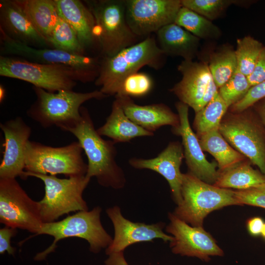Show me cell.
I'll return each mask as SVG.
<instances>
[{
  "label": "cell",
  "mask_w": 265,
  "mask_h": 265,
  "mask_svg": "<svg viewBox=\"0 0 265 265\" xmlns=\"http://www.w3.org/2000/svg\"><path fill=\"white\" fill-rule=\"evenodd\" d=\"M81 117L73 127L65 130L78 139L87 158L86 178L95 177L104 187L118 189L124 187V172L118 164L117 149L112 140L104 139L95 129L88 109L81 106Z\"/></svg>",
  "instance_id": "6da1fadb"
},
{
  "label": "cell",
  "mask_w": 265,
  "mask_h": 265,
  "mask_svg": "<svg viewBox=\"0 0 265 265\" xmlns=\"http://www.w3.org/2000/svg\"><path fill=\"white\" fill-rule=\"evenodd\" d=\"M28 177L38 178L44 185V197L38 201L43 223L54 222L71 212L88 210L82 196L90 181L85 175L62 179L56 176L25 172L24 180Z\"/></svg>",
  "instance_id": "ba28073f"
},
{
  "label": "cell",
  "mask_w": 265,
  "mask_h": 265,
  "mask_svg": "<svg viewBox=\"0 0 265 265\" xmlns=\"http://www.w3.org/2000/svg\"><path fill=\"white\" fill-rule=\"evenodd\" d=\"M157 35L158 44L166 55L193 60L198 54L200 39L175 23L163 26Z\"/></svg>",
  "instance_id": "603a6c76"
},
{
  "label": "cell",
  "mask_w": 265,
  "mask_h": 265,
  "mask_svg": "<svg viewBox=\"0 0 265 265\" xmlns=\"http://www.w3.org/2000/svg\"><path fill=\"white\" fill-rule=\"evenodd\" d=\"M207 64L212 77L219 88L238 69L235 49L230 45H223L210 55Z\"/></svg>",
  "instance_id": "f1b7e54d"
},
{
  "label": "cell",
  "mask_w": 265,
  "mask_h": 265,
  "mask_svg": "<svg viewBox=\"0 0 265 265\" xmlns=\"http://www.w3.org/2000/svg\"><path fill=\"white\" fill-rule=\"evenodd\" d=\"M165 56L155 38L148 36L112 56L102 57L95 84L107 96H115L126 78L145 66L159 69Z\"/></svg>",
  "instance_id": "7a4b0ae2"
},
{
  "label": "cell",
  "mask_w": 265,
  "mask_h": 265,
  "mask_svg": "<svg viewBox=\"0 0 265 265\" xmlns=\"http://www.w3.org/2000/svg\"><path fill=\"white\" fill-rule=\"evenodd\" d=\"M0 128L4 138L0 178L24 180L26 151L31 129L20 116L0 123Z\"/></svg>",
  "instance_id": "9a60e30c"
},
{
  "label": "cell",
  "mask_w": 265,
  "mask_h": 265,
  "mask_svg": "<svg viewBox=\"0 0 265 265\" xmlns=\"http://www.w3.org/2000/svg\"><path fill=\"white\" fill-rule=\"evenodd\" d=\"M198 139L203 151L208 152L215 158L219 172L246 160L244 156L229 144L218 129L205 133Z\"/></svg>",
  "instance_id": "d4e9b609"
},
{
  "label": "cell",
  "mask_w": 265,
  "mask_h": 265,
  "mask_svg": "<svg viewBox=\"0 0 265 265\" xmlns=\"http://www.w3.org/2000/svg\"><path fill=\"white\" fill-rule=\"evenodd\" d=\"M0 31L2 55L40 63L67 66L83 74L90 81L95 80L99 76L100 57L77 54L54 48L33 47L14 40Z\"/></svg>",
  "instance_id": "8fae6325"
},
{
  "label": "cell",
  "mask_w": 265,
  "mask_h": 265,
  "mask_svg": "<svg viewBox=\"0 0 265 265\" xmlns=\"http://www.w3.org/2000/svg\"><path fill=\"white\" fill-rule=\"evenodd\" d=\"M33 89L36 100L27 110V116L45 129L56 126L64 131L80 121V109L84 103L107 97L100 90L88 92L60 90L51 92L34 86Z\"/></svg>",
  "instance_id": "3957f363"
},
{
  "label": "cell",
  "mask_w": 265,
  "mask_h": 265,
  "mask_svg": "<svg viewBox=\"0 0 265 265\" xmlns=\"http://www.w3.org/2000/svg\"><path fill=\"white\" fill-rule=\"evenodd\" d=\"M228 108L217 92L205 106L195 113L193 126L197 137L218 129Z\"/></svg>",
  "instance_id": "f546056e"
},
{
  "label": "cell",
  "mask_w": 265,
  "mask_h": 265,
  "mask_svg": "<svg viewBox=\"0 0 265 265\" xmlns=\"http://www.w3.org/2000/svg\"><path fill=\"white\" fill-rule=\"evenodd\" d=\"M264 47L261 42L250 36L237 39L235 53L238 69L247 77L252 73Z\"/></svg>",
  "instance_id": "1f68e13d"
},
{
  "label": "cell",
  "mask_w": 265,
  "mask_h": 265,
  "mask_svg": "<svg viewBox=\"0 0 265 265\" xmlns=\"http://www.w3.org/2000/svg\"><path fill=\"white\" fill-rule=\"evenodd\" d=\"M153 86V80L150 76L145 73L138 72L125 79L116 95L143 97L151 91Z\"/></svg>",
  "instance_id": "e575fe53"
},
{
  "label": "cell",
  "mask_w": 265,
  "mask_h": 265,
  "mask_svg": "<svg viewBox=\"0 0 265 265\" xmlns=\"http://www.w3.org/2000/svg\"><path fill=\"white\" fill-rule=\"evenodd\" d=\"M239 205H247L265 209V183L244 190L234 191Z\"/></svg>",
  "instance_id": "d590c367"
},
{
  "label": "cell",
  "mask_w": 265,
  "mask_h": 265,
  "mask_svg": "<svg viewBox=\"0 0 265 265\" xmlns=\"http://www.w3.org/2000/svg\"><path fill=\"white\" fill-rule=\"evenodd\" d=\"M218 88L212 77L210 79L201 103V109L205 106L218 92ZM200 109V110H201Z\"/></svg>",
  "instance_id": "60d3db41"
},
{
  "label": "cell",
  "mask_w": 265,
  "mask_h": 265,
  "mask_svg": "<svg viewBox=\"0 0 265 265\" xmlns=\"http://www.w3.org/2000/svg\"><path fill=\"white\" fill-rule=\"evenodd\" d=\"M0 222L34 235L44 223L38 201L32 200L16 179L0 178Z\"/></svg>",
  "instance_id": "7c38bea8"
},
{
  "label": "cell",
  "mask_w": 265,
  "mask_h": 265,
  "mask_svg": "<svg viewBox=\"0 0 265 265\" xmlns=\"http://www.w3.org/2000/svg\"><path fill=\"white\" fill-rule=\"evenodd\" d=\"M115 97L128 118L150 132L154 133L164 126L175 128L180 125L178 113H174L164 104L140 106L135 104L129 96L116 95Z\"/></svg>",
  "instance_id": "44dd1931"
},
{
  "label": "cell",
  "mask_w": 265,
  "mask_h": 265,
  "mask_svg": "<svg viewBox=\"0 0 265 265\" xmlns=\"http://www.w3.org/2000/svg\"><path fill=\"white\" fill-rule=\"evenodd\" d=\"M78 141L61 147H52L29 140L25 155V171L27 173L70 177L85 175L87 164Z\"/></svg>",
  "instance_id": "9c48e42d"
},
{
  "label": "cell",
  "mask_w": 265,
  "mask_h": 265,
  "mask_svg": "<svg viewBox=\"0 0 265 265\" xmlns=\"http://www.w3.org/2000/svg\"><path fill=\"white\" fill-rule=\"evenodd\" d=\"M54 1L59 16L71 26L85 50L98 46L94 33L95 20L84 2L79 0Z\"/></svg>",
  "instance_id": "7402d4cb"
},
{
  "label": "cell",
  "mask_w": 265,
  "mask_h": 265,
  "mask_svg": "<svg viewBox=\"0 0 265 265\" xmlns=\"http://www.w3.org/2000/svg\"><path fill=\"white\" fill-rule=\"evenodd\" d=\"M0 75L28 82L51 92L73 90L78 81L90 82L83 74L67 66L37 63L3 55L0 56Z\"/></svg>",
  "instance_id": "8992f818"
},
{
  "label": "cell",
  "mask_w": 265,
  "mask_h": 265,
  "mask_svg": "<svg viewBox=\"0 0 265 265\" xmlns=\"http://www.w3.org/2000/svg\"><path fill=\"white\" fill-rule=\"evenodd\" d=\"M102 209L96 207L91 211H79L60 221L44 223L35 236L46 235L54 240L45 250L38 253L36 260H42L54 251L57 242L71 237H78L86 240L89 244L90 251L97 253L107 248L112 238L103 227L101 221Z\"/></svg>",
  "instance_id": "52a82bcc"
},
{
  "label": "cell",
  "mask_w": 265,
  "mask_h": 265,
  "mask_svg": "<svg viewBox=\"0 0 265 265\" xmlns=\"http://www.w3.org/2000/svg\"><path fill=\"white\" fill-rule=\"evenodd\" d=\"M247 79L251 86L265 80V46L260 53L252 73Z\"/></svg>",
  "instance_id": "74e56055"
},
{
  "label": "cell",
  "mask_w": 265,
  "mask_h": 265,
  "mask_svg": "<svg viewBox=\"0 0 265 265\" xmlns=\"http://www.w3.org/2000/svg\"><path fill=\"white\" fill-rule=\"evenodd\" d=\"M265 98V80L250 87L246 94L229 108L237 113L245 110Z\"/></svg>",
  "instance_id": "8d00e7d4"
},
{
  "label": "cell",
  "mask_w": 265,
  "mask_h": 265,
  "mask_svg": "<svg viewBox=\"0 0 265 265\" xmlns=\"http://www.w3.org/2000/svg\"><path fill=\"white\" fill-rule=\"evenodd\" d=\"M84 3L95 20L94 36L102 57L112 56L141 41L127 23L125 0H89Z\"/></svg>",
  "instance_id": "277c9868"
},
{
  "label": "cell",
  "mask_w": 265,
  "mask_h": 265,
  "mask_svg": "<svg viewBox=\"0 0 265 265\" xmlns=\"http://www.w3.org/2000/svg\"><path fill=\"white\" fill-rule=\"evenodd\" d=\"M97 131L101 136L108 137L115 143L129 142L136 137L151 136L154 134L129 118L116 99L112 104L110 113L106 122Z\"/></svg>",
  "instance_id": "cb8c5ba5"
},
{
  "label": "cell",
  "mask_w": 265,
  "mask_h": 265,
  "mask_svg": "<svg viewBox=\"0 0 265 265\" xmlns=\"http://www.w3.org/2000/svg\"><path fill=\"white\" fill-rule=\"evenodd\" d=\"M178 70L182 79L170 91L196 113L201 109L202 100L212 78L207 62L184 60Z\"/></svg>",
  "instance_id": "d6986e66"
},
{
  "label": "cell",
  "mask_w": 265,
  "mask_h": 265,
  "mask_svg": "<svg viewBox=\"0 0 265 265\" xmlns=\"http://www.w3.org/2000/svg\"><path fill=\"white\" fill-rule=\"evenodd\" d=\"M16 1L36 30L48 40L59 17L54 0Z\"/></svg>",
  "instance_id": "484cf974"
},
{
  "label": "cell",
  "mask_w": 265,
  "mask_h": 265,
  "mask_svg": "<svg viewBox=\"0 0 265 265\" xmlns=\"http://www.w3.org/2000/svg\"><path fill=\"white\" fill-rule=\"evenodd\" d=\"M175 106L179 117L180 125L177 128H172V131L182 137L184 158L189 173L207 183L213 185L219 174L218 170L216 169L217 164L209 161L204 154L198 137L189 123V106L180 101L176 103Z\"/></svg>",
  "instance_id": "2e32d148"
},
{
  "label": "cell",
  "mask_w": 265,
  "mask_h": 265,
  "mask_svg": "<svg viewBox=\"0 0 265 265\" xmlns=\"http://www.w3.org/2000/svg\"><path fill=\"white\" fill-rule=\"evenodd\" d=\"M261 101L259 104L257 103L256 110L265 130V98Z\"/></svg>",
  "instance_id": "7bdbcfd3"
},
{
  "label": "cell",
  "mask_w": 265,
  "mask_h": 265,
  "mask_svg": "<svg viewBox=\"0 0 265 265\" xmlns=\"http://www.w3.org/2000/svg\"><path fill=\"white\" fill-rule=\"evenodd\" d=\"M184 158L182 144L179 141H172L155 158H132L129 160V163L134 168L151 170L162 176L169 184L174 200L179 205L182 201L183 173L180 168Z\"/></svg>",
  "instance_id": "ac0fdd59"
},
{
  "label": "cell",
  "mask_w": 265,
  "mask_h": 265,
  "mask_svg": "<svg viewBox=\"0 0 265 265\" xmlns=\"http://www.w3.org/2000/svg\"><path fill=\"white\" fill-rule=\"evenodd\" d=\"M182 6L187 7L210 21L221 17L233 4V0H181Z\"/></svg>",
  "instance_id": "836d02e7"
},
{
  "label": "cell",
  "mask_w": 265,
  "mask_h": 265,
  "mask_svg": "<svg viewBox=\"0 0 265 265\" xmlns=\"http://www.w3.org/2000/svg\"><path fill=\"white\" fill-rule=\"evenodd\" d=\"M182 202L173 213L193 227H203L205 217L224 207L239 205L234 191L207 183L190 173H183Z\"/></svg>",
  "instance_id": "5b68a950"
},
{
  "label": "cell",
  "mask_w": 265,
  "mask_h": 265,
  "mask_svg": "<svg viewBox=\"0 0 265 265\" xmlns=\"http://www.w3.org/2000/svg\"><path fill=\"white\" fill-rule=\"evenodd\" d=\"M251 87L247 77L237 69L218 92L229 108L243 98Z\"/></svg>",
  "instance_id": "d6a6232c"
},
{
  "label": "cell",
  "mask_w": 265,
  "mask_h": 265,
  "mask_svg": "<svg viewBox=\"0 0 265 265\" xmlns=\"http://www.w3.org/2000/svg\"><path fill=\"white\" fill-rule=\"evenodd\" d=\"M105 265H129L126 261L123 252L112 253L108 255Z\"/></svg>",
  "instance_id": "b9f144b4"
},
{
  "label": "cell",
  "mask_w": 265,
  "mask_h": 265,
  "mask_svg": "<svg viewBox=\"0 0 265 265\" xmlns=\"http://www.w3.org/2000/svg\"><path fill=\"white\" fill-rule=\"evenodd\" d=\"M48 42L53 48L74 54L85 55L77 35L71 26L59 16Z\"/></svg>",
  "instance_id": "4dcf8cb0"
},
{
  "label": "cell",
  "mask_w": 265,
  "mask_h": 265,
  "mask_svg": "<svg viewBox=\"0 0 265 265\" xmlns=\"http://www.w3.org/2000/svg\"><path fill=\"white\" fill-rule=\"evenodd\" d=\"M17 229L5 226L0 229V253L6 252L13 255L16 249L11 245V239L17 234Z\"/></svg>",
  "instance_id": "f35d334b"
},
{
  "label": "cell",
  "mask_w": 265,
  "mask_h": 265,
  "mask_svg": "<svg viewBox=\"0 0 265 265\" xmlns=\"http://www.w3.org/2000/svg\"><path fill=\"white\" fill-rule=\"evenodd\" d=\"M5 90L2 84L0 85V101L2 102L5 98Z\"/></svg>",
  "instance_id": "ee69618b"
},
{
  "label": "cell",
  "mask_w": 265,
  "mask_h": 265,
  "mask_svg": "<svg viewBox=\"0 0 265 265\" xmlns=\"http://www.w3.org/2000/svg\"><path fill=\"white\" fill-rule=\"evenodd\" d=\"M0 30L14 40L35 48H53L16 0H0Z\"/></svg>",
  "instance_id": "ffe728a7"
},
{
  "label": "cell",
  "mask_w": 265,
  "mask_h": 265,
  "mask_svg": "<svg viewBox=\"0 0 265 265\" xmlns=\"http://www.w3.org/2000/svg\"><path fill=\"white\" fill-rule=\"evenodd\" d=\"M106 212L114 229V238L106 248L107 255L123 252L130 245L139 242L152 241L156 238L170 242L173 238L171 235L163 232V223L146 224L132 222L123 216L117 206L107 208Z\"/></svg>",
  "instance_id": "e0dca14e"
},
{
  "label": "cell",
  "mask_w": 265,
  "mask_h": 265,
  "mask_svg": "<svg viewBox=\"0 0 265 265\" xmlns=\"http://www.w3.org/2000/svg\"><path fill=\"white\" fill-rule=\"evenodd\" d=\"M126 17L132 31L145 38L175 23L181 0H125Z\"/></svg>",
  "instance_id": "4fadbf2b"
},
{
  "label": "cell",
  "mask_w": 265,
  "mask_h": 265,
  "mask_svg": "<svg viewBox=\"0 0 265 265\" xmlns=\"http://www.w3.org/2000/svg\"><path fill=\"white\" fill-rule=\"evenodd\" d=\"M166 231L173 238L170 242L172 252L184 256L196 257L208 262L211 256H223V250L203 227H193L169 213Z\"/></svg>",
  "instance_id": "5bb4252c"
},
{
  "label": "cell",
  "mask_w": 265,
  "mask_h": 265,
  "mask_svg": "<svg viewBox=\"0 0 265 265\" xmlns=\"http://www.w3.org/2000/svg\"><path fill=\"white\" fill-rule=\"evenodd\" d=\"M261 235L264 238V239H265V223L264 224Z\"/></svg>",
  "instance_id": "f6af8a7d"
},
{
  "label": "cell",
  "mask_w": 265,
  "mask_h": 265,
  "mask_svg": "<svg viewBox=\"0 0 265 265\" xmlns=\"http://www.w3.org/2000/svg\"><path fill=\"white\" fill-rule=\"evenodd\" d=\"M264 224L265 222L262 218L255 216L247 220L246 227L251 236L257 237L261 235Z\"/></svg>",
  "instance_id": "ab89813d"
},
{
  "label": "cell",
  "mask_w": 265,
  "mask_h": 265,
  "mask_svg": "<svg viewBox=\"0 0 265 265\" xmlns=\"http://www.w3.org/2000/svg\"><path fill=\"white\" fill-rule=\"evenodd\" d=\"M250 162L245 160L225 171L219 172L214 186L229 189L244 190L265 183V176L254 169Z\"/></svg>",
  "instance_id": "4316f807"
},
{
  "label": "cell",
  "mask_w": 265,
  "mask_h": 265,
  "mask_svg": "<svg viewBox=\"0 0 265 265\" xmlns=\"http://www.w3.org/2000/svg\"><path fill=\"white\" fill-rule=\"evenodd\" d=\"M175 24L199 39L216 40L220 38V29L211 21L182 6L176 16Z\"/></svg>",
  "instance_id": "83f0119b"
},
{
  "label": "cell",
  "mask_w": 265,
  "mask_h": 265,
  "mask_svg": "<svg viewBox=\"0 0 265 265\" xmlns=\"http://www.w3.org/2000/svg\"><path fill=\"white\" fill-rule=\"evenodd\" d=\"M249 109L226 113L218 130L234 149L265 176V130Z\"/></svg>",
  "instance_id": "30bf717a"
}]
</instances>
